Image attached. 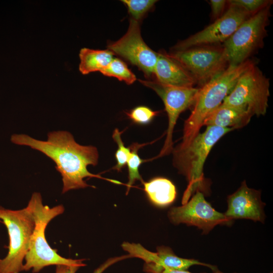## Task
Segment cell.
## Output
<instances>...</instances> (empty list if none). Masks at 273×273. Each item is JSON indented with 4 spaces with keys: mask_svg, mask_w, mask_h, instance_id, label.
<instances>
[{
    "mask_svg": "<svg viewBox=\"0 0 273 273\" xmlns=\"http://www.w3.org/2000/svg\"><path fill=\"white\" fill-rule=\"evenodd\" d=\"M160 112L154 111L148 107L139 106L125 112L127 116L133 122L140 125L150 123L159 114Z\"/></svg>",
    "mask_w": 273,
    "mask_h": 273,
    "instance_id": "cell-22",
    "label": "cell"
},
{
    "mask_svg": "<svg viewBox=\"0 0 273 273\" xmlns=\"http://www.w3.org/2000/svg\"><path fill=\"white\" fill-rule=\"evenodd\" d=\"M132 19L139 22L157 2L155 0H122Z\"/></svg>",
    "mask_w": 273,
    "mask_h": 273,
    "instance_id": "cell-21",
    "label": "cell"
},
{
    "mask_svg": "<svg viewBox=\"0 0 273 273\" xmlns=\"http://www.w3.org/2000/svg\"><path fill=\"white\" fill-rule=\"evenodd\" d=\"M108 50L138 67L146 77L153 75L158 53L152 50L143 40L139 22L131 18L126 33L116 41L110 43Z\"/></svg>",
    "mask_w": 273,
    "mask_h": 273,
    "instance_id": "cell-12",
    "label": "cell"
},
{
    "mask_svg": "<svg viewBox=\"0 0 273 273\" xmlns=\"http://www.w3.org/2000/svg\"><path fill=\"white\" fill-rule=\"evenodd\" d=\"M269 6L246 20L224 42L229 65L240 64L263 47L270 16Z\"/></svg>",
    "mask_w": 273,
    "mask_h": 273,
    "instance_id": "cell-6",
    "label": "cell"
},
{
    "mask_svg": "<svg viewBox=\"0 0 273 273\" xmlns=\"http://www.w3.org/2000/svg\"><path fill=\"white\" fill-rule=\"evenodd\" d=\"M121 132L118 128L113 131L112 138L117 143L118 148L116 151L115 157L116 164L113 169L119 172L126 165L127 161L131 153L130 148L126 147L122 140Z\"/></svg>",
    "mask_w": 273,
    "mask_h": 273,
    "instance_id": "cell-23",
    "label": "cell"
},
{
    "mask_svg": "<svg viewBox=\"0 0 273 273\" xmlns=\"http://www.w3.org/2000/svg\"><path fill=\"white\" fill-rule=\"evenodd\" d=\"M169 55L179 63L201 87L229 66L222 47L202 46L171 51Z\"/></svg>",
    "mask_w": 273,
    "mask_h": 273,
    "instance_id": "cell-8",
    "label": "cell"
},
{
    "mask_svg": "<svg viewBox=\"0 0 273 273\" xmlns=\"http://www.w3.org/2000/svg\"><path fill=\"white\" fill-rule=\"evenodd\" d=\"M130 258L132 257L129 254L110 258L97 267L93 273H103L107 268L115 263Z\"/></svg>",
    "mask_w": 273,
    "mask_h": 273,
    "instance_id": "cell-26",
    "label": "cell"
},
{
    "mask_svg": "<svg viewBox=\"0 0 273 273\" xmlns=\"http://www.w3.org/2000/svg\"><path fill=\"white\" fill-rule=\"evenodd\" d=\"M211 16L214 21L220 18L225 12L227 4L226 0H211Z\"/></svg>",
    "mask_w": 273,
    "mask_h": 273,
    "instance_id": "cell-25",
    "label": "cell"
},
{
    "mask_svg": "<svg viewBox=\"0 0 273 273\" xmlns=\"http://www.w3.org/2000/svg\"><path fill=\"white\" fill-rule=\"evenodd\" d=\"M233 130L230 128L206 126L204 131L199 132L187 145L178 144L173 148V165L188 182L182 204L186 203L196 191L204 193L206 186L203 167L208 155L215 144Z\"/></svg>",
    "mask_w": 273,
    "mask_h": 273,
    "instance_id": "cell-3",
    "label": "cell"
},
{
    "mask_svg": "<svg viewBox=\"0 0 273 273\" xmlns=\"http://www.w3.org/2000/svg\"><path fill=\"white\" fill-rule=\"evenodd\" d=\"M223 14L203 30L178 42L171 51L224 42L252 15L241 9L228 6Z\"/></svg>",
    "mask_w": 273,
    "mask_h": 273,
    "instance_id": "cell-11",
    "label": "cell"
},
{
    "mask_svg": "<svg viewBox=\"0 0 273 273\" xmlns=\"http://www.w3.org/2000/svg\"><path fill=\"white\" fill-rule=\"evenodd\" d=\"M228 209L224 214L231 221L237 219L264 222L265 204L261 199L260 191L248 187L245 180L227 197Z\"/></svg>",
    "mask_w": 273,
    "mask_h": 273,
    "instance_id": "cell-14",
    "label": "cell"
},
{
    "mask_svg": "<svg viewBox=\"0 0 273 273\" xmlns=\"http://www.w3.org/2000/svg\"><path fill=\"white\" fill-rule=\"evenodd\" d=\"M161 84L180 87H194L196 82L183 66L168 54L158 53L153 74Z\"/></svg>",
    "mask_w": 273,
    "mask_h": 273,
    "instance_id": "cell-15",
    "label": "cell"
},
{
    "mask_svg": "<svg viewBox=\"0 0 273 273\" xmlns=\"http://www.w3.org/2000/svg\"><path fill=\"white\" fill-rule=\"evenodd\" d=\"M0 221L6 226L9 238V251L0 258V273H20L27 253L34 228L31 211L27 206L16 210L0 207Z\"/></svg>",
    "mask_w": 273,
    "mask_h": 273,
    "instance_id": "cell-5",
    "label": "cell"
},
{
    "mask_svg": "<svg viewBox=\"0 0 273 273\" xmlns=\"http://www.w3.org/2000/svg\"><path fill=\"white\" fill-rule=\"evenodd\" d=\"M121 246L132 257H138L145 261L144 270L147 273H161L165 269L187 270L194 265L208 267L213 271L217 269L214 265L196 259L179 257L167 246L157 247L156 252L148 251L140 244L124 242Z\"/></svg>",
    "mask_w": 273,
    "mask_h": 273,
    "instance_id": "cell-13",
    "label": "cell"
},
{
    "mask_svg": "<svg viewBox=\"0 0 273 273\" xmlns=\"http://www.w3.org/2000/svg\"><path fill=\"white\" fill-rule=\"evenodd\" d=\"M101 73L107 76L114 77L127 84H132L136 79L135 75L121 59L113 58L109 65Z\"/></svg>",
    "mask_w": 273,
    "mask_h": 273,
    "instance_id": "cell-19",
    "label": "cell"
},
{
    "mask_svg": "<svg viewBox=\"0 0 273 273\" xmlns=\"http://www.w3.org/2000/svg\"><path fill=\"white\" fill-rule=\"evenodd\" d=\"M269 95V79L254 63L241 75L222 103L258 117L266 114Z\"/></svg>",
    "mask_w": 273,
    "mask_h": 273,
    "instance_id": "cell-7",
    "label": "cell"
},
{
    "mask_svg": "<svg viewBox=\"0 0 273 273\" xmlns=\"http://www.w3.org/2000/svg\"><path fill=\"white\" fill-rule=\"evenodd\" d=\"M272 273V272H271Z\"/></svg>",
    "mask_w": 273,
    "mask_h": 273,
    "instance_id": "cell-30",
    "label": "cell"
},
{
    "mask_svg": "<svg viewBox=\"0 0 273 273\" xmlns=\"http://www.w3.org/2000/svg\"><path fill=\"white\" fill-rule=\"evenodd\" d=\"M252 116L246 110L221 103L206 117L203 126L238 129L247 125Z\"/></svg>",
    "mask_w": 273,
    "mask_h": 273,
    "instance_id": "cell-16",
    "label": "cell"
},
{
    "mask_svg": "<svg viewBox=\"0 0 273 273\" xmlns=\"http://www.w3.org/2000/svg\"><path fill=\"white\" fill-rule=\"evenodd\" d=\"M27 206L30 209L34 221V228L30 238L29 248L25 257L23 271L32 269L33 273L39 272L51 265H65L83 267L86 265L85 259H73L60 255L56 250L52 249L45 236V230L48 223L55 217L64 211L62 205L50 207L43 205L39 193H33Z\"/></svg>",
    "mask_w": 273,
    "mask_h": 273,
    "instance_id": "cell-2",
    "label": "cell"
},
{
    "mask_svg": "<svg viewBox=\"0 0 273 273\" xmlns=\"http://www.w3.org/2000/svg\"><path fill=\"white\" fill-rule=\"evenodd\" d=\"M143 145L133 144L130 147L131 153L127 161L126 165L128 168V181L126 184L127 194L136 180L141 181L142 183L144 180L139 172V168L145 160L142 159L138 155V150Z\"/></svg>",
    "mask_w": 273,
    "mask_h": 273,
    "instance_id": "cell-20",
    "label": "cell"
},
{
    "mask_svg": "<svg viewBox=\"0 0 273 273\" xmlns=\"http://www.w3.org/2000/svg\"><path fill=\"white\" fill-rule=\"evenodd\" d=\"M114 55L109 50L82 48L79 54V70L84 75L96 71L101 72L112 61Z\"/></svg>",
    "mask_w": 273,
    "mask_h": 273,
    "instance_id": "cell-18",
    "label": "cell"
},
{
    "mask_svg": "<svg viewBox=\"0 0 273 273\" xmlns=\"http://www.w3.org/2000/svg\"><path fill=\"white\" fill-rule=\"evenodd\" d=\"M11 141L15 144L28 146L38 151L55 162L56 169L62 176V194L88 187L95 188L85 181L84 178L86 177L102 178L114 184H121L118 180L90 173L87 166H96L98 163L97 148L79 144L68 131L50 132L47 141L38 140L25 134H14Z\"/></svg>",
    "mask_w": 273,
    "mask_h": 273,
    "instance_id": "cell-1",
    "label": "cell"
},
{
    "mask_svg": "<svg viewBox=\"0 0 273 273\" xmlns=\"http://www.w3.org/2000/svg\"><path fill=\"white\" fill-rule=\"evenodd\" d=\"M161 273H192V272H189L188 270H173V269H164ZM212 273H224V272L219 270L217 269V270L214 271Z\"/></svg>",
    "mask_w": 273,
    "mask_h": 273,
    "instance_id": "cell-28",
    "label": "cell"
},
{
    "mask_svg": "<svg viewBox=\"0 0 273 273\" xmlns=\"http://www.w3.org/2000/svg\"><path fill=\"white\" fill-rule=\"evenodd\" d=\"M168 217L173 224L196 226L202 231V234H208L217 225H230L233 221L216 210L199 191L183 205L171 207Z\"/></svg>",
    "mask_w": 273,
    "mask_h": 273,
    "instance_id": "cell-10",
    "label": "cell"
},
{
    "mask_svg": "<svg viewBox=\"0 0 273 273\" xmlns=\"http://www.w3.org/2000/svg\"><path fill=\"white\" fill-rule=\"evenodd\" d=\"M149 200L158 207H165L175 200L176 190L172 182L165 177H156L143 183Z\"/></svg>",
    "mask_w": 273,
    "mask_h": 273,
    "instance_id": "cell-17",
    "label": "cell"
},
{
    "mask_svg": "<svg viewBox=\"0 0 273 273\" xmlns=\"http://www.w3.org/2000/svg\"><path fill=\"white\" fill-rule=\"evenodd\" d=\"M254 63L248 59L238 65H229L222 72L199 88L191 113L184 123L180 145H187L200 132L206 117L222 103L241 75Z\"/></svg>",
    "mask_w": 273,
    "mask_h": 273,
    "instance_id": "cell-4",
    "label": "cell"
},
{
    "mask_svg": "<svg viewBox=\"0 0 273 273\" xmlns=\"http://www.w3.org/2000/svg\"><path fill=\"white\" fill-rule=\"evenodd\" d=\"M0 222H1V221H0Z\"/></svg>",
    "mask_w": 273,
    "mask_h": 273,
    "instance_id": "cell-29",
    "label": "cell"
},
{
    "mask_svg": "<svg viewBox=\"0 0 273 273\" xmlns=\"http://www.w3.org/2000/svg\"><path fill=\"white\" fill-rule=\"evenodd\" d=\"M80 267L65 265H56L55 273H76Z\"/></svg>",
    "mask_w": 273,
    "mask_h": 273,
    "instance_id": "cell-27",
    "label": "cell"
},
{
    "mask_svg": "<svg viewBox=\"0 0 273 273\" xmlns=\"http://www.w3.org/2000/svg\"><path fill=\"white\" fill-rule=\"evenodd\" d=\"M139 81L154 90L164 103L168 116V127L164 145L156 158L168 155L173 149V133L178 118L183 112L193 107L199 88L166 85L155 80L140 79Z\"/></svg>",
    "mask_w": 273,
    "mask_h": 273,
    "instance_id": "cell-9",
    "label": "cell"
},
{
    "mask_svg": "<svg viewBox=\"0 0 273 273\" xmlns=\"http://www.w3.org/2000/svg\"><path fill=\"white\" fill-rule=\"evenodd\" d=\"M270 0H229L228 6L238 7L244 11L253 15L267 6H271Z\"/></svg>",
    "mask_w": 273,
    "mask_h": 273,
    "instance_id": "cell-24",
    "label": "cell"
}]
</instances>
